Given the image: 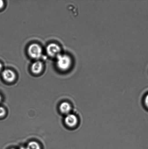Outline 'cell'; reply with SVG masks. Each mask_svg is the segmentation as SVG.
<instances>
[{
	"mask_svg": "<svg viewBox=\"0 0 148 149\" xmlns=\"http://www.w3.org/2000/svg\"><path fill=\"white\" fill-rule=\"evenodd\" d=\"M56 65L59 69L65 71L69 68L71 65V60L69 56L59 54L56 56Z\"/></svg>",
	"mask_w": 148,
	"mask_h": 149,
	"instance_id": "cell-1",
	"label": "cell"
},
{
	"mask_svg": "<svg viewBox=\"0 0 148 149\" xmlns=\"http://www.w3.org/2000/svg\"><path fill=\"white\" fill-rule=\"evenodd\" d=\"M28 52L29 55L33 59H39L42 55L41 47L37 44L33 43L30 45L28 48Z\"/></svg>",
	"mask_w": 148,
	"mask_h": 149,
	"instance_id": "cell-2",
	"label": "cell"
},
{
	"mask_svg": "<svg viewBox=\"0 0 148 149\" xmlns=\"http://www.w3.org/2000/svg\"><path fill=\"white\" fill-rule=\"evenodd\" d=\"M60 47L55 43H51L46 48V52L49 56L51 57L57 56L60 52Z\"/></svg>",
	"mask_w": 148,
	"mask_h": 149,
	"instance_id": "cell-3",
	"label": "cell"
},
{
	"mask_svg": "<svg viewBox=\"0 0 148 149\" xmlns=\"http://www.w3.org/2000/svg\"><path fill=\"white\" fill-rule=\"evenodd\" d=\"M66 125L69 127H74L77 125L78 119L76 115L73 114L69 113L67 115L65 119Z\"/></svg>",
	"mask_w": 148,
	"mask_h": 149,
	"instance_id": "cell-4",
	"label": "cell"
},
{
	"mask_svg": "<svg viewBox=\"0 0 148 149\" xmlns=\"http://www.w3.org/2000/svg\"><path fill=\"white\" fill-rule=\"evenodd\" d=\"M2 76L3 79L8 82H12L16 78L15 73L10 70H5L3 71Z\"/></svg>",
	"mask_w": 148,
	"mask_h": 149,
	"instance_id": "cell-5",
	"label": "cell"
},
{
	"mask_svg": "<svg viewBox=\"0 0 148 149\" xmlns=\"http://www.w3.org/2000/svg\"><path fill=\"white\" fill-rule=\"evenodd\" d=\"M59 109L62 113L67 115L70 113L72 110V106L68 102H63L61 104Z\"/></svg>",
	"mask_w": 148,
	"mask_h": 149,
	"instance_id": "cell-6",
	"label": "cell"
},
{
	"mask_svg": "<svg viewBox=\"0 0 148 149\" xmlns=\"http://www.w3.org/2000/svg\"><path fill=\"white\" fill-rule=\"evenodd\" d=\"M43 69V64L40 61H36L32 64L31 70L33 73L39 74L41 72Z\"/></svg>",
	"mask_w": 148,
	"mask_h": 149,
	"instance_id": "cell-7",
	"label": "cell"
},
{
	"mask_svg": "<svg viewBox=\"0 0 148 149\" xmlns=\"http://www.w3.org/2000/svg\"><path fill=\"white\" fill-rule=\"evenodd\" d=\"M27 149H41L40 146L36 141H32L28 144Z\"/></svg>",
	"mask_w": 148,
	"mask_h": 149,
	"instance_id": "cell-8",
	"label": "cell"
},
{
	"mask_svg": "<svg viewBox=\"0 0 148 149\" xmlns=\"http://www.w3.org/2000/svg\"><path fill=\"white\" fill-rule=\"evenodd\" d=\"M6 114V110L4 107H0V118L3 117Z\"/></svg>",
	"mask_w": 148,
	"mask_h": 149,
	"instance_id": "cell-9",
	"label": "cell"
},
{
	"mask_svg": "<svg viewBox=\"0 0 148 149\" xmlns=\"http://www.w3.org/2000/svg\"><path fill=\"white\" fill-rule=\"evenodd\" d=\"M144 104L145 107L148 109V93L146 95L144 98Z\"/></svg>",
	"mask_w": 148,
	"mask_h": 149,
	"instance_id": "cell-10",
	"label": "cell"
},
{
	"mask_svg": "<svg viewBox=\"0 0 148 149\" xmlns=\"http://www.w3.org/2000/svg\"><path fill=\"white\" fill-rule=\"evenodd\" d=\"M4 5L3 1L0 0V9L2 8Z\"/></svg>",
	"mask_w": 148,
	"mask_h": 149,
	"instance_id": "cell-11",
	"label": "cell"
},
{
	"mask_svg": "<svg viewBox=\"0 0 148 149\" xmlns=\"http://www.w3.org/2000/svg\"><path fill=\"white\" fill-rule=\"evenodd\" d=\"M2 68V65L0 63V71H1Z\"/></svg>",
	"mask_w": 148,
	"mask_h": 149,
	"instance_id": "cell-12",
	"label": "cell"
},
{
	"mask_svg": "<svg viewBox=\"0 0 148 149\" xmlns=\"http://www.w3.org/2000/svg\"><path fill=\"white\" fill-rule=\"evenodd\" d=\"M1 96H0V101H1Z\"/></svg>",
	"mask_w": 148,
	"mask_h": 149,
	"instance_id": "cell-13",
	"label": "cell"
},
{
	"mask_svg": "<svg viewBox=\"0 0 148 149\" xmlns=\"http://www.w3.org/2000/svg\"></svg>",
	"mask_w": 148,
	"mask_h": 149,
	"instance_id": "cell-14",
	"label": "cell"
}]
</instances>
